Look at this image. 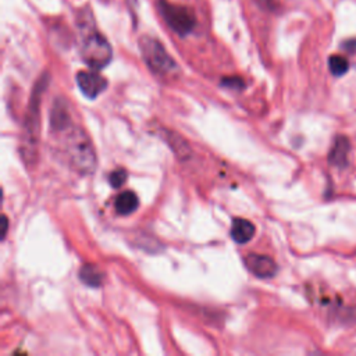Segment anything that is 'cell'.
Segmentation results:
<instances>
[{
  "instance_id": "6da1fadb",
  "label": "cell",
  "mask_w": 356,
  "mask_h": 356,
  "mask_svg": "<svg viewBox=\"0 0 356 356\" xmlns=\"http://www.w3.org/2000/svg\"><path fill=\"white\" fill-rule=\"evenodd\" d=\"M81 11L79 15V29L82 32L81 56L86 65L93 70H102L111 61V46L107 39L95 29L90 10L85 8V14Z\"/></svg>"
},
{
  "instance_id": "7a4b0ae2",
  "label": "cell",
  "mask_w": 356,
  "mask_h": 356,
  "mask_svg": "<svg viewBox=\"0 0 356 356\" xmlns=\"http://www.w3.org/2000/svg\"><path fill=\"white\" fill-rule=\"evenodd\" d=\"M139 49L145 63L153 72L159 75H168L178 70L174 58L157 39L152 36H142L139 39Z\"/></svg>"
},
{
  "instance_id": "3957f363",
  "label": "cell",
  "mask_w": 356,
  "mask_h": 356,
  "mask_svg": "<svg viewBox=\"0 0 356 356\" xmlns=\"http://www.w3.org/2000/svg\"><path fill=\"white\" fill-rule=\"evenodd\" d=\"M157 8L164 22L179 36H185L196 25L193 11L182 4H175L168 0H157Z\"/></svg>"
},
{
  "instance_id": "277c9868",
  "label": "cell",
  "mask_w": 356,
  "mask_h": 356,
  "mask_svg": "<svg viewBox=\"0 0 356 356\" xmlns=\"http://www.w3.org/2000/svg\"><path fill=\"white\" fill-rule=\"evenodd\" d=\"M67 154L74 167L82 172H92L96 165V157L90 140L83 132L74 131L67 140Z\"/></svg>"
},
{
  "instance_id": "5b68a950",
  "label": "cell",
  "mask_w": 356,
  "mask_h": 356,
  "mask_svg": "<svg viewBox=\"0 0 356 356\" xmlns=\"http://www.w3.org/2000/svg\"><path fill=\"white\" fill-rule=\"evenodd\" d=\"M76 83L81 92L89 99L97 97L107 86V81L95 71H79L76 74Z\"/></svg>"
},
{
  "instance_id": "8992f818",
  "label": "cell",
  "mask_w": 356,
  "mask_h": 356,
  "mask_svg": "<svg viewBox=\"0 0 356 356\" xmlns=\"http://www.w3.org/2000/svg\"><path fill=\"white\" fill-rule=\"evenodd\" d=\"M245 264L250 273L260 278H270L277 273L275 261L266 254L250 253L245 257Z\"/></svg>"
},
{
  "instance_id": "52a82bcc",
  "label": "cell",
  "mask_w": 356,
  "mask_h": 356,
  "mask_svg": "<svg viewBox=\"0 0 356 356\" xmlns=\"http://www.w3.org/2000/svg\"><path fill=\"white\" fill-rule=\"evenodd\" d=\"M349 150H350V143H349L348 138L342 136V135L337 136L332 143V147L328 153V163L335 167H339V168L346 167Z\"/></svg>"
},
{
  "instance_id": "ba28073f",
  "label": "cell",
  "mask_w": 356,
  "mask_h": 356,
  "mask_svg": "<svg viewBox=\"0 0 356 356\" xmlns=\"http://www.w3.org/2000/svg\"><path fill=\"white\" fill-rule=\"evenodd\" d=\"M254 235V225L245 218H235L231 225V238L236 243H246Z\"/></svg>"
},
{
  "instance_id": "9c48e42d",
  "label": "cell",
  "mask_w": 356,
  "mask_h": 356,
  "mask_svg": "<svg viewBox=\"0 0 356 356\" xmlns=\"http://www.w3.org/2000/svg\"><path fill=\"white\" fill-rule=\"evenodd\" d=\"M138 204H139L138 196L132 191H124L115 197V202H114V207L117 213L122 216H128L134 213L138 209Z\"/></svg>"
},
{
  "instance_id": "30bf717a",
  "label": "cell",
  "mask_w": 356,
  "mask_h": 356,
  "mask_svg": "<svg viewBox=\"0 0 356 356\" xmlns=\"http://www.w3.org/2000/svg\"><path fill=\"white\" fill-rule=\"evenodd\" d=\"M79 278L83 284L89 285V286H100L103 284L104 280V274L103 271L95 266V264H85L81 270H79Z\"/></svg>"
},
{
  "instance_id": "8fae6325",
  "label": "cell",
  "mask_w": 356,
  "mask_h": 356,
  "mask_svg": "<svg viewBox=\"0 0 356 356\" xmlns=\"http://www.w3.org/2000/svg\"><path fill=\"white\" fill-rule=\"evenodd\" d=\"M328 67H330V71L334 76H342L348 72L349 70V63L345 57L342 56H338V54H332L330 58H328Z\"/></svg>"
},
{
  "instance_id": "7c38bea8",
  "label": "cell",
  "mask_w": 356,
  "mask_h": 356,
  "mask_svg": "<svg viewBox=\"0 0 356 356\" xmlns=\"http://www.w3.org/2000/svg\"><path fill=\"white\" fill-rule=\"evenodd\" d=\"M108 181H110L111 186L115 188V189L122 186V184L127 181V171L122 170V168H118V170L113 171L108 177Z\"/></svg>"
},
{
  "instance_id": "4fadbf2b",
  "label": "cell",
  "mask_w": 356,
  "mask_h": 356,
  "mask_svg": "<svg viewBox=\"0 0 356 356\" xmlns=\"http://www.w3.org/2000/svg\"><path fill=\"white\" fill-rule=\"evenodd\" d=\"M222 82H224V85H227V86H236V85L241 86V88L243 86V82H242L239 78H225Z\"/></svg>"
},
{
  "instance_id": "5bb4252c",
  "label": "cell",
  "mask_w": 356,
  "mask_h": 356,
  "mask_svg": "<svg viewBox=\"0 0 356 356\" xmlns=\"http://www.w3.org/2000/svg\"><path fill=\"white\" fill-rule=\"evenodd\" d=\"M342 47H343L346 51H355V50H356V39L346 40L345 43H342Z\"/></svg>"
},
{
  "instance_id": "9a60e30c",
  "label": "cell",
  "mask_w": 356,
  "mask_h": 356,
  "mask_svg": "<svg viewBox=\"0 0 356 356\" xmlns=\"http://www.w3.org/2000/svg\"><path fill=\"white\" fill-rule=\"evenodd\" d=\"M257 6L264 7V8H273L274 7V0H253Z\"/></svg>"
},
{
  "instance_id": "2e32d148",
  "label": "cell",
  "mask_w": 356,
  "mask_h": 356,
  "mask_svg": "<svg viewBox=\"0 0 356 356\" xmlns=\"http://www.w3.org/2000/svg\"><path fill=\"white\" fill-rule=\"evenodd\" d=\"M6 232H7V217L3 216V229H1V236L3 238L6 236Z\"/></svg>"
}]
</instances>
